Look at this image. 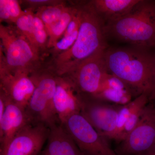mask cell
<instances>
[{
  "instance_id": "cell-13",
  "label": "cell",
  "mask_w": 155,
  "mask_h": 155,
  "mask_svg": "<svg viewBox=\"0 0 155 155\" xmlns=\"http://www.w3.org/2000/svg\"><path fill=\"white\" fill-rule=\"evenodd\" d=\"M5 97V110L0 119V148L5 146L19 130L32 122L25 109Z\"/></svg>"
},
{
  "instance_id": "cell-12",
  "label": "cell",
  "mask_w": 155,
  "mask_h": 155,
  "mask_svg": "<svg viewBox=\"0 0 155 155\" xmlns=\"http://www.w3.org/2000/svg\"><path fill=\"white\" fill-rule=\"evenodd\" d=\"M80 93L68 78L57 76L53 107L60 123L69 116L80 113Z\"/></svg>"
},
{
  "instance_id": "cell-8",
  "label": "cell",
  "mask_w": 155,
  "mask_h": 155,
  "mask_svg": "<svg viewBox=\"0 0 155 155\" xmlns=\"http://www.w3.org/2000/svg\"><path fill=\"white\" fill-rule=\"evenodd\" d=\"M106 49L101 50L85 59L72 72L63 76L68 78L80 93L95 95L107 72L105 58Z\"/></svg>"
},
{
  "instance_id": "cell-2",
  "label": "cell",
  "mask_w": 155,
  "mask_h": 155,
  "mask_svg": "<svg viewBox=\"0 0 155 155\" xmlns=\"http://www.w3.org/2000/svg\"><path fill=\"white\" fill-rule=\"evenodd\" d=\"M78 8L81 18L78 35L72 47L56 56L54 71L58 76L67 75L82 61L108 48L105 24L90 2Z\"/></svg>"
},
{
  "instance_id": "cell-27",
  "label": "cell",
  "mask_w": 155,
  "mask_h": 155,
  "mask_svg": "<svg viewBox=\"0 0 155 155\" xmlns=\"http://www.w3.org/2000/svg\"><path fill=\"white\" fill-rule=\"evenodd\" d=\"M134 155H155V145L149 149Z\"/></svg>"
},
{
  "instance_id": "cell-28",
  "label": "cell",
  "mask_w": 155,
  "mask_h": 155,
  "mask_svg": "<svg viewBox=\"0 0 155 155\" xmlns=\"http://www.w3.org/2000/svg\"><path fill=\"white\" fill-rule=\"evenodd\" d=\"M153 107L154 110L155 111V100L154 104L153 105Z\"/></svg>"
},
{
  "instance_id": "cell-15",
  "label": "cell",
  "mask_w": 155,
  "mask_h": 155,
  "mask_svg": "<svg viewBox=\"0 0 155 155\" xmlns=\"http://www.w3.org/2000/svg\"><path fill=\"white\" fill-rule=\"evenodd\" d=\"M133 95L125 83L107 72L103 78L98 92L93 96L112 104L123 105L132 101Z\"/></svg>"
},
{
  "instance_id": "cell-4",
  "label": "cell",
  "mask_w": 155,
  "mask_h": 155,
  "mask_svg": "<svg viewBox=\"0 0 155 155\" xmlns=\"http://www.w3.org/2000/svg\"><path fill=\"white\" fill-rule=\"evenodd\" d=\"M0 67L11 72L33 74L38 70L40 52L16 26L0 25Z\"/></svg>"
},
{
  "instance_id": "cell-1",
  "label": "cell",
  "mask_w": 155,
  "mask_h": 155,
  "mask_svg": "<svg viewBox=\"0 0 155 155\" xmlns=\"http://www.w3.org/2000/svg\"><path fill=\"white\" fill-rule=\"evenodd\" d=\"M134 46L109 48L105 58L107 70L127 85L133 95L155 99V53Z\"/></svg>"
},
{
  "instance_id": "cell-21",
  "label": "cell",
  "mask_w": 155,
  "mask_h": 155,
  "mask_svg": "<svg viewBox=\"0 0 155 155\" xmlns=\"http://www.w3.org/2000/svg\"><path fill=\"white\" fill-rule=\"evenodd\" d=\"M134 106L133 101L122 105L118 114L116 128L113 140L118 141L120 134L124 128L127 119L130 116Z\"/></svg>"
},
{
  "instance_id": "cell-18",
  "label": "cell",
  "mask_w": 155,
  "mask_h": 155,
  "mask_svg": "<svg viewBox=\"0 0 155 155\" xmlns=\"http://www.w3.org/2000/svg\"><path fill=\"white\" fill-rule=\"evenodd\" d=\"M134 106L130 116L117 142H122L128 134L138 124L145 108L147 105L150 100L147 96L141 94L133 100Z\"/></svg>"
},
{
  "instance_id": "cell-22",
  "label": "cell",
  "mask_w": 155,
  "mask_h": 155,
  "mask_svg": "<svg viewBox=\"0 0 155 155\" xmlns=\"http://www.w3.org/2000/svg\"><path fill=\"white\" fill-rule=\"evenodd\" d=\"M79 30V29L76 30L69 35L62 37V38L56 43L54 47L52 48L53 52L55 54L56 56L58 54L68 51L72 47L77 39Z\"/></svg>"
},
{
  "instance_id": "cell-9",
  "label": "cell",
  "mask_w": 155,
  "mask_h": 155,
  "mask_svg": "<svg viewBox=\"0 0 155 155\" xmlns=\"http://www.w3.org/2000/svg\"><path fill=\"white\" fill-rule=\"evenodd\" d=\"M50 130L44 124L31 122L0 148V155H38L46 143Z\"/></svg>"
},
{
  "instance_id": "cell-19",
  "label": "cell",
  "mask_w": 155,
  "mask_h": 155,
  "mask_svg": "<svg viewBox=\"0 0 155 155\" xmlns=\"http://www.w3.org/2000/svg\"><path fill=\"white\" fill-rule=\"evenodd\" d=\"M34 15L32 9H27L24 11V14L18 18L15 24L17 29L28 39L31 45L39 51L36 47L34 36L33 18Z\"/></svg>"
},
{
  "instance_id": "cell-14",
  "label": "cell",
  "mask_w": 155,
  "mask_h": 155,
  "mask_svg": "<svg viewBox=\"0 0 155 155\" xmlns=\"http://www.w3.org/2000/svg\"><path fill=\"white\" fill-rule=\"evenodd\" d=\"M38 155H83L61 123L50 127L46 144Z\"/></svg>"
},
{
  "instance_id": "cell-23",
  "label": "cell",
  "mask_w": 155,
  "mask_h": 155,
  "mask_svg": "<svg viewBox=\"0 0 155 155\" xmlns=\"http://www.w3.org/2000/svg\"><path fill=\"white\" fill-rule=\"evenodd\" d=\"M5 3L10 18L11 22L15 23L18 18L24 14L19 5L16 0H5Z\"/></svg>"
},
{
  "instance_id": "cell-17",
  "label": "cell",
  "mask_w": 155,
  "mask_h": 155,
  "mask_svg": "<svg viewBox=\"0 0 155 155\" xmlns=\"http://www.w3.org/2000/svg\"><path fill=\"white\" fill-rule=\"evenodd\" d=\"M78 11V7H67L66 11L56 22L46 26L49 35L47 48H52L64 35L66 29Z\"/></svg>"
},
{
  "instance_id": "cell-6",
  "label": "cell",
  "mask_w": 155,
  "mask_h": 155,
  "mask_svg": "<svg viewBox=\"0 0 155 155\" xmlns=\"http://www.w3.org/2000/svg\"><path fill=\"white\" fill-rule=\"evenodd\" d=\"M61 124L83 155H117L80 113L69 116Z\"/></svg>"
},
{
  "instance_id": "cell-25",
  "label": "cell",
  "mask_w": 155,
  "mask_h": 155,
  "mask_svg": "<svg viewBox=\"0 0 155 155\" xmlns=\"http://www.w3.org/2000/svg\"><path fill=\"white\" fill-rule=\"evenodd\" d=\"M25 2L30 6L31 8H29L31 9L32 7H37L38 8L45 6L54 5L61 3V2L53 0H28L25 1Z\"/></svg>"
},
{
  "instance_id": "cell-5",
  "label": "cell",
  "mask_w": 155,
  "mask_h": 155,
  "mask_svg": "<svg viewBox=\"0 0 155 155\" xmlns=\"http://www.w3.org/2000/svg\"><path fill=\"white\" fill-rule=\"evenodd\" d=\"M57 75L54 72H38L31 74L35 88L25 108L31 121L51 127L61 123L53 107V98L57 85Z\"/></svg>"
},
{
  "instance_id": "cell-16",
  "label": "cell",
  "mask_w": 155,
  "mask_h": 155,
  "mask_svg": "<svg viewBox=\"0 0 155 155\" xmlns=\"http://www.w3.org/2000/svg\"><path fill=\"white\" fill-rule=\"evenodd\" d=\"M140 0H94L90 2L105 24L126 15Z\"/></svg>"
},
{
  "instance_id": "cell-7",
  "label": "cell",
  "mask_w": 155,
  "mask_h": 155,
  "mask_svg": "<svg viewBox=\"0 0 155 155\" xmlns=\"http://www.w3.org/2000/svg\"><path fill=\"white\" fill-rule=\"evenodd\" d=\"M80 104V114L100 135L107 140H113L118 114L122 105L81 93Z\"/></svg>"
},
{
  "instance_id": "cell-11",
  "label": "cell",
  "mask_w": 155,
  "mask_h": 155,
  "mask_svg": "<svg viewBox=\"0 0 155 155\" xmlns=\"http://www.w3.org/2000/svg\"><path fill=\"white\" fill-rule=\"evenodd\" d=\"M0 94L7 99L25 109L35 88L31 74L11 72L0 67Z\"/></svg>"
},
{
  "instance_id": "cell-26",
  "label": "cell",
  "mask_w": 155,
  "mask_h": 155,
  "mask_svg": "<svg viewBox=\"0 0 155 155\" xmlns=\"http://www.w3.org/2000/svg\"><path fill=\"white\" fill-rule=\"evenodd\" d=\"M0 19L1 22H11V18L7 10L5 0H0Z\"/></svg>"
},
{
  "instance_id": "cell-10",
  "label": "cell",
  "mask_w": 155,
  "mask_h": 155,
  "mask_svg": "<svg viewBox=\"0 0 155 155\" xmlns=\"http://www.w3.org/2000/svg\"><path fill=\"white\" fill-rule=\"evenodd\" d=\"M155 145V111L147 105L137 125L116 150L117 155H134L149 149Z\"/></svg>"
},
{
  "instance_id": "cell-3",
  "label": "cell",
  "mask_w": 155,
  "mask_h": 155,
  "mask_svg": "<svg viewBox=\"0 0 155 155\" xmlns=\"http://www.w3.org/2000/svg\"><path fill=\"white\" fill-rule=\"evenodd\" d=\"M107 35L132 46H155V3L140 0L126 15L105 24Z\"/></svg>"
},
{
  "instance_id": "cell-20",
  "label": "cell",
  "mask_w": 155,
  "mask_h": 155,
  "mask_svg": "<svg viewBox=\"0 0 155 155\" xmlns=\"http://www.w3.org/2000/svg\"><path fill=\"white\" fill-rule=\"evenodd\" d=\"M67 8L64 3L61 2L54 5L38 8L36 14L41 19L46 27L58 20Z\"/></svg>"
},
{
  "instance_id": "cell-24",
  "label": "cell",
  "mask_w": 155,
  "mask_h": 155,
  "mask_svg": "<svg viewBox=\"0 0 155 155\" xmlns=\"http://www.w3.org/2000/svg\"><path fill=\"white\" fill-rule=\"evenodd\" d=\"M34 36L36 47L39 51L47 48L49 35L46 28L34 29Z\"/></svg>"
}]
</instances>
